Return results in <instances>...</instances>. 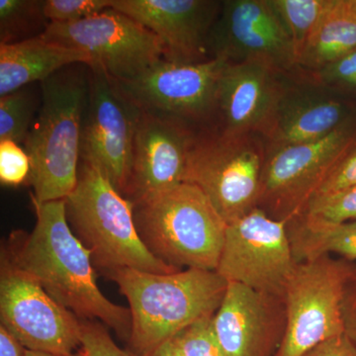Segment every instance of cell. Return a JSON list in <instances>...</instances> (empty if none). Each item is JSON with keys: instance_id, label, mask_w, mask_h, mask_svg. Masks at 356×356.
Segmentation results:
<instances>
[{"instance_id": "7402d4cb", "label": "cell", "mask_w": 356, "mask_h": 356, "mask_svg": "<svg viewBox=\"0 0 356 356\" xmlns=\"http://www.w3.org/2000/svg\"><path fill=\"white\" fill-rule=\"evenodd\" d=\"M287 226L297 264L331 254L356 261V221L330 224L300 216Z\"/></svg>"}, {"instance_id": "5b68a950", "label": "cell", "mask_w": 356, "mask_h": 356, "mask_svg": "<svg viewBox=\"0 0 356 356\" xmlns=\"http://www.w3.org/2000/svg\"><path fill=\"white\" fill-rule=\"evenodd\" d=\"M140 240L154 257L182 270L216 271L227 222L196 185L184 182L134 203Z\"/></svg>"}, {"instance_id": "6da1fadb", "label": "cell", "mask_w": 356, "mask_h": 356, "mask_svg": "<svg viewBox=\"0 0 356 356\" xmlns=\"http://www.w3.org/2000/svg\"><path fill=\"white\" fill-rule=\"evenodd\" d=\"M32 203L36 213L34 229L11 234L1 252L77 318L102 321L128 343L132 330L130 309L110 301L98 287L90 252L70 227L65 200Z\"/></svg>"}, {"instance_id": "d6986e66", "label": "cell", "mask_w": 356, "mask_h": 356, "mask_svg": "<svg viewBox=\"0 0 356 356\" xmlns=\"http://www.w3.org/2000/svg\"><path fill=\"white\" fill-rule=\"evenodd\" d=\"M278 74L259 63H228L218 86L217 111L221 114V130L259 135L282 90Z\"/></svg>"}, {"instance_id": "277c9868", "label": "cell", "mask_w": 356, "mask_h": 356, "mask_svg": "<svg viewBox=\"0 0 356 356\" xmlns=\"http://www.w3.org/2000/svg\"><path fill=\"white\" fill-rule=\"evenodd\" d=\"M65 203L70 228L102 275L121 268L156 274L180 271L149 252L138 234L134 204L93 163L81 159L76 188Z\"/></svg>"}, {"instance_id": "7a4b0ae2", "label": "cell", "mask_w": 356, "mask_h": 356, "mask_svg": "<svg viewBox=\"0 0 356 356\" xmlns=\"http://www.w3.org/2000/svg\"><path fill=\"white\" fill-rule=\"evenodd\" d=\"M129 302L132 330L128 350L151 356L199 318L214 316L228 282L216 271L188 268L156 274L121 268L105 274Z\"/></svg>"}, {"instance_id": "1f68e13d", "label": "cell", "mask_w": 356, "mask_h": 356, "mask_svg": "<svg viewBox=\"0 0 356 356\" xmlns=\"http://www.w3.org/2000/svg\"><path fill=\"white\" fill-rule=\"evenodd\" d=\"M318 83L327 88L356 90V50L315 72Z\"/></svg>"}, {"instance_id": "836d02e7", "label": "cell", "mask_w": 356, "mask_h": 356, "mask_svg": "<svg viewBox=\"0 0 356 356\" xmlns=\"http://www.w3.org/2000/svg\"><path fill=\"white\" fill-rule=\"evenodd\" d=\"M304 356H356V348L346 334L318 344Z\"/></svg>"}, {"instance_id": "8d00e7d4", "label": "cell", "mask_w": 356, "mask_h": 356, "mask_svg": "<svg viewBox=\"0 0 356 356\" xmlns=\"http://www.w3.org/2000/svg\"><path fill=\"white\" fill-rule=\"evenodd\" d=\"M341 3L348 13L356 16V0H341Z\"/></svg>"}, {"instance_id": "f35d334b", "label": "cell", "mask_w": 356, "mask_h": 356, "mask_svg": "<svg viewBox=\"0 0 356 356\" xmlns=\"http://www.w3.org/2000/svg\"><path fill=\"white\" fill-rule=\"evenodd\" d=\"M355 273H356V269H355Z\"/></svg>"}, {"instance_id": "3957f363", "label": "cell", "mask_w": 356, "mask_h": 356, "mask_svg": "<svg viewBox=\"0 0 356 356\" xmlns=\"http://www.w3.org/2000/svg\"><path fill=\"white\" fill-rule=\"evenodd\" d=\"M81 65L41 83V105L24 143L37 203L65 200L76 186L88 92V72Z\"/></svg>"}, {"instance_id": "d6a6232c", "label": "cell", "mask_w": 356, "mask_h": 356, "mask_svg": "<svg viewBox=\"0 0 356 356\" xmlns=\"http://www.w3.org/2000/svg\"><path fill=\"white\" fill-rule=\"evenodd\" d=\"M343 320L344 334L356 348V273L348 281L344 292Z\"/></svg>"}, {"instance_id": "e575fe53", "label": "cell", "mask_w": 356, "mask_h": 356, "mask_svg": "<svg viewBox=\"0 0 356 356\" xmlns=\"http://www.w3.org/2000/svg\"><path fill=\"white\" fill-rule=\"evenodd\" d=\"M27 348L0 325V356H26Z\"/></svg>"}, {"instance_id": "f546056e", "label": "cell", "mask_w": 356, "mask_h": 356, "mask_svg": "<svg viewBox=\"0 0 356 356\" xmlns=\"http://www.w3.org/2000/svg\"><path fill=\"white\" fill-rule=\"evenodd\" d=\"M81 355L83 356H139L119 348L106 327L96 321L81 320Z\"/></svg>"}, {"instance_id": "2e32d148", "label": "cell", "mask_w": 356, "mask_h": 356, "mask_svg": "<svg viewBox=\"0 0 356 356\" xmlns=\"http://www.w3.org/2000/svg\"><path fill=\"white\" fill-rule=\"evenodd\" d=\"M284 300L238 283H228L214 315L226 356H275L284 337Z\"/></svg>"}, {"instance_id": "8992f818", "label": "cell", "mask_w": 356, "mask_h": 356, "mask_svg": "<svg viewBox=\"0 0 356 356\" xmlns=\"http://www.w3.org/2000/svg\"><path fill=\"white\" fill-rule=\"evenodd\" d=\"M266 159V144L259 134H195L185 182L198 186L229 224L259 208Z\"/></svg>"}, {"instance_id": "d590c367", "label": "cell", "mask_w": 356, "mask_h": 356, "mask_svg": "<svg viewBox=\"0 0 356 356\" xmlns=\"http://www.w3.org/2000/svg\"><path fill=\"white\" fill-rule=\"evenodd\" d=\"M151 356H184L175 341L172 339L161 344Z\"/></svg>"}, {"instance_id": "f1b7e54d", "label": "cell", "mask_w": 356, "mask_h": 356, "mask_svg": "<svg viewBox=\"0 0 356 356\" xmlns=\"http://www.w3.org/2000/svg\"><path fill=\"white\" fill-rule=\"evenodd\" d=\"M31 161L25 149L13 140H0V181L18 186L29 179Z\"/></svg>"}, {"instance_id": "cb8c5ba5", "label": "cell", "mask_w": 356, "mask_h": 356, "mask_svg": "<svg viewBox=\"0 0 356 356\" xmlns=\"http://www.w3.org/2000/svg\"><path fill=\"white\" fill-rule=\"evenodd\" d=\"M50 24L42 10V1L0 0V40L14 44L35 38L33 34L44 32ZM40 35H42L39 32Z\"/></svg>"}, {"instance_id": "ffe728a7", "label": "cell", "mask_w": 356, "mask_h": 356, "mask_svg": "<svg viewBox=\"0 0 356 356\" xmlns=\"http://www.w3.org/2000/svg\"><path fill=\"white\" fill-rule=\"evenodd\" d=\"M90 56L81 49L48 41L42 36L0 44V97L43 83L70 65H90Z\"/></svg>"}, {"instance_id": "83f0119b", "label": "cell", "mask_w": 356, "mask_h": 356, "mask_svg": "<svg viewBox=\"0 0 356 356\" xmlns=\"http://www.w3.org/2000/svg\"><path fill=\"white\" fill-rule=\"evenodd\" d=\"M111 8V0H44L42 10L50 23H72Z\"/></svg>"}, {"instance_id": "4316f807", "label": "cell", "mask_w": 356, "mask_h": 356, "mask_svg": "<svg viewBox=\"0 0 356 356\" xmlns=\"http://www.w3.org/2000/svg\"><path fill=\"white\" fill-rule=\"evenodd\" d=\"M301 217L330 224L356 221V186L330 197L312 201Z\"/></svg>"}, {"instance_id": "9a60e30c", "label": "cell", "mask_w": 356, "mask_h": 356, "mask_svg": "<svg viewBox=\"0 0 356 356\" xmlns=\"http://www.w3.org/2000/svg\"><path fill=\"white\" fill-rule=\"evenodd\" d=\"M111 7L153 32L165 49V60L182 64L210 60L208 40L222 2L111 0Z\"/></svg>"}, {"instance_id": "5bb4252c", "label": "cell", "mask_w": 356, "mask_h": 356, "mask_svg": "<svg viewBox=\"0 0 356 356\" xmlns=\"http://www.w3.org/2000/svg\"><path fill=\"white\" fill-rule=\"evenodd\" d=\"M211 58L259 63L277 74L297 67L286 30L267 0H228L211 29Z\"/></svg>"}, {"instance_id": "8fae6325", "label": "cell", "mask_w": 356, "mask_h": 356, "mask_svg": "<svg viewBox=\"0 0 356 356\" xmlns=\"http://www.w3.org/2000/svg\"><path fill=\"white\" fill-rule=\"evenodd\" d=\"M0 321L28 350L67 355L81 348V318L51 298L38 281L2 252Z\"/></svg>"}, {"instance_id": "484cf974", "label": "cell", "mask_w": 356, "mask_h": 356, "mask_svg": "<svg viewBox=\"0 0 356 356\" xmlns=\"http://www.w3.org/2000/svg\"><path fill=\"white\" fill-rule=\"evenodd\" d=\"M184 356H226L215 332L214 316L199 318L173 337Z\"/></svg>"}, {"instance_id": "603a6c76", "label": "cell", "mask_w": 356, "mask_h": 356, "mask_svg": "<svg viewBox=\"0 0 356 356\" xmlns=\"http://www.w3.org/2000/svg\"><path fill=\"white\" fill-rule=\"evenodd\" d=\"M291 40L297 64L330 0H267Z\"/></svg>"}, {"instance_id": "7c38bea8", "label": "cell", "mask_w": 356, "mask_h": 356, "mask_svg": "<svg viewBox=\"0 0 356 356\" xmlns=\"http://www.w3.org/2000/svg\"><path fill=\"white\" fill-rule=\"evenodd\" d=\"M55 43L81 49L112 79L128 83L165 58L161 40L133 18L115 9L72 23H50L41 35Z\"/></svg>"}, {"instance_id": "9c48e42d", "label": "cell", "mask_w": 356, "mask_h": 356, "mask_svg": "<svg viewBox=\"0 0 356 356\" xmlns=\"http://www.w3.org/2000/svg\"><path fill=\"white\" fill-rule=\"evenodd\" d=\"M88 67L81 159L99 168L124 197L132 173L134 146L143 110L102 65Z\"/></svg>"}, {"instance_id": "4dcf8cb0", "label": "cell", "mask_w": 356, "mask_h": 356, "mask_svg": "<svg viewBox=\"0 0 356 356\" xmlns=\"http://www.w3.org/2000/svg\"><path fill=\"white\" fill-rule=\"evenodd\" d=\"M353 186H356V143L334 166L318 186L310 202L330 197Z\"/></svg>"}, {"instance_id": "52a82bcc", "label": "cell", "mask_w": 356, "mask_h": 356, "mask_svg": "<svg viewBox=\"0 0 356 356\" xmlns=\"http://www.w3.org/2000/svg\"><path fill=\"white\" fill-rule=\"evenodd\" d=\"M355 268L330 255L297 264L283 296L286 325L275 356H304L344 334V292Z\"/></svg>"}, {"instance_id": "4fadbf2b", "label": "cell", "mask_w": 356, "mask_h": 356, "mask_svg": "<svg viewBox=\"0 0 356 356\" xmlns=\"http://www.w3.org/2000/svg\"><path fill=\"white\" fill-rule=\"evenodd\" d=\"M227 64L221 58L194 64L163 58L138 79L117 83L143 111L191 127L217 111L218 86Z\"/></svg>"}, {"instance_id": "30bf717a", "label": "cell", "mask_w": 356, "mask_h": 356, "mask_svg": "<svg viewBox=\"0 0 356 356\" xmlns=\"http://www.w3.org/2000/svg\"><path fill=\"white\" fill-rule=\"evenodd\" d=\"M287 225L261 208L227 224L216 273L228 283L283 298L297 266Z\"/></svg>"}, {"instance_id": "ac0fdd59", "label": "cell", "mask_w": 356, "mask_h": 356, "mask_svg": "<svg viewBox=\"0 0 356 356\" xmlns=\"http://www.w3.org/2000/svg\"><path fill=\"white\" fill-rule=\"evenodd\" d=\"M331 90L320 83L297 88L283 84L273 114L259 133L266 149L322 139L355 119L350 105Z\"/></svg>"}, {"instance_id": "74e56055", "label": "cell", "mask_w": 356, "mask_h": 356, "mask_svg": "<svg viewBox=\"0 0 356 356\" xmlns=\"http://www.w3.org/2000/svg\"><path fill=\"white\" fill-rule=\"evenodd\" d=\"M26 356H83L81 355V351H77V353H72V355H50V353H37V351H31L28 350L26 353Z\"/></svg>"}, {"instance_id": "d4e9b609", "label": "cell", "mask_w": 356, "mask_h": 356, "mask_svg": "<svg viewBox=\"0 0 356 356\" xmlns=\"http://www.w3.org/2000/svg\"><path fill=\"white\" fill-rule=\"evenodd\" d=\"M38 99L29 86L0 97V140L24 144L41 105Z\"/></svg>"}, {"instance_id": "44dd1931", "label": "cell", "mask_w": 356, "mask_h": 356, "mask_svg": "<svg viewBox=\"0 0 356 356\" xmlns=\"http://www.w3.org/2000/svg\"><path fill=\"white\" fill-rule=\"evenodd\" d=\"M355 50L356 16L344 8L341 0H330L297 65L317 72Z\"/></svg>"}, {"instance_id": "e0dca14e", "label": "cell", "mask_w": 356, "mask_h": 356, "mask_svg": "<svg viewBox=\"0 0 356 356\" xmlns=\"http://www.w3.org/2000/svg\"><path fill=\"white\" fill-rule=\"evenodd\" d=\"M194 136L180 122L143 111L126 198L137 203L184 184Z\"/></svg>"}, {"instance_id": "ba28073f", "label": "cell", "mask_w": 356, "mask_h": 356, "mask_svg": "<svg viewBox=\"0 0 356 356\" xmlns=\"http://www.w3.org/2000/svg\"><path fill=\"white\" fill-rule=\"evenodd\" d=\"M356 143V120L322 139L266 149L259 208L289 222L301 216L318 186Z\"/></svg>"}]
</instances>
